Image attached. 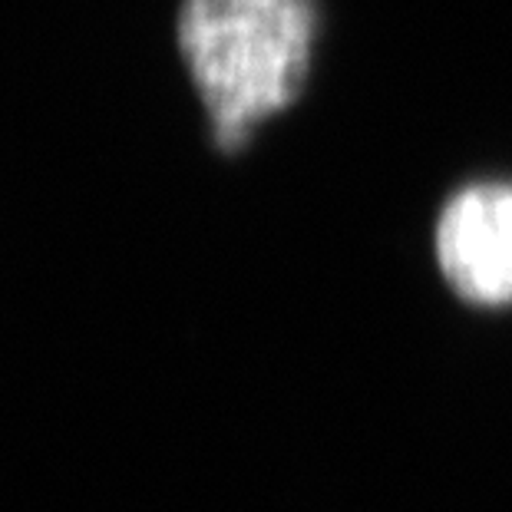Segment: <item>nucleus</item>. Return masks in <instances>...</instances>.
<instances>
[{
  "label": "nucleus",
  "instance_id": "2",
  "mask_svg": "<svg viewBox=\"0 0 512 512\" xmlns=\"http://www.w3.org/2000/svg\"><path fill=\"white\" fill-rule=\"evenodd\" d=\"M440 271L463 301L512 304V182L466 185L437 222Z\"/></svg>",
  "mask_w": 512,
  "mask_h": 512
},
{
  "label": "nucleus",
  "instance_id": "1",
  "mask_svg": "<svg viewBox=\"0 0 512 512\" xmlns=\"http://www.w3.org/2000/svg\"><path fill=\"white\" fill-rule=\"evenodd\" d=\"M314 30L311 0H182L179 50L225 152L301 96Z\"/></svg>",
  "mask_w": 512,
  "mask_h": 512
}]
</instances>
